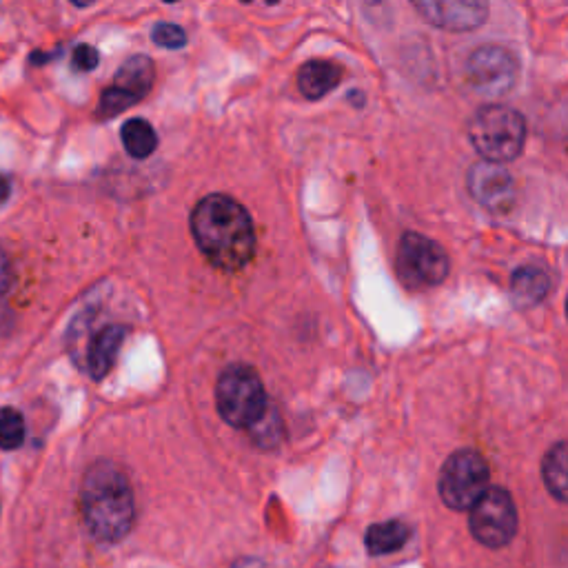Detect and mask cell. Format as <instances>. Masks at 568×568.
Masks as SVG:
<instances>
[{"label": "cell", "instance_id": "cell-1", "mask_svg": "<svg viewBox=\"0 0 568 568\" xmlns=\"http://www.w3.org/2000/svg\"><path fill=\"white\" fill-rule=\"evenodd\" d=\"M191 236L213 267L238 271L256 251V229L249 211L225 194L202 198L191 211Z\"/></svg>", "mask_w": 568, "mask_h": 568}, {"label": "cell", "instance_id": "cell-2", "mask_svg": "<svg viewBox=\"0 0 568 568\" xmlns=\"http://www.w3.org/2000/svg\"><path fill=\"white\" fill-rule=\"evenodd\" d=\"M80 515L98 542L125 540L136 520L134 489L127 473L114 462H98L80 484Z\"/></svg>", "mask_w": 568, "mask_h": 568}, {"label": "cell", "instance_id": "cell-3", "mask_svg": "<svg viewBox=\"0 0 568 568\" xmlns=\"http://www.w3.org/2000/svg\"><path fill=\"white\" fill-rule=\"evenodd\" d=\"M220 418L236 429H251L267 413V391L258 371L249 364H229L216 387Z\"/></svg>", "mask_w": 568, "mask_h": 568}, {"label": "cell", "instance_id": "cell-4", "mask_svg": "<svg viewBox=\"0 0 568 568\" xmlns=\"http://www.w3.org/2000/svg\"><path fill=\"white\" fill-rule=\"evenodd\" d=\"M469 138L478 154L489 162H511L522 154L526 123L511 107L489 105L473 116Z\"/></svg>", "mask_w": 568, "mask_h": 568}, {"label": "cell", "instance_id": "cell-5", "mask_svg": "<svg viewBox=\"0 0 568 568\" xmlns=\"http://www.w3.org/2000/svg\"><path fill=\"white\" fill-rule=\"evenodd\" d=\"M440 497L453 511H469L491 489V469L484 455L473 449L451 453L440 471Z\"/></svg>", "mask_w": 568, "mask_h": 568}, {"label": "cell", "instance_id": "cell-6", "mask_svg": "<svg viewBox=\"0 0 568 568\" xmlns=\"http://www.w3.org/2000/svg\"><path fill=\"white\" fill-rule=\"evenodd\" d=\"M395 269L400 280L413 289L435 287L449 276V256L435 240L409 231L398 245Z\"/></svg>", "mask_w": 568, "mask_h": 568}, {"label": "cell", "instance_id": "cell-7", "mask_svg": "<svg viewBox=\"0 0 568 568\" xmlns=\"http://www.w3.org/2000/svg\"><path fill=\"white\" fill-rule=\"evenodd\" d=\"M469 529L486 549H502L517 533V509L511 493L491 486L469 509Z\"/></svg>", "mask_w": 568, "mask_h": 568}, {"label": "cell", "instance_id": "cell-8", "mask_svg": "<svg viewBox=\"0 0 568 568\" xmlns=\"http://www.w3.org/2000/svg\"><path fill=\"white\" fill-rule=\"evenodd\" d=\"M471 85L486 96H504L515 87L517 60L500 45H482L466 63Z\"/></svg>", "mask_w": 568, "mask_h": 568}, {"label": "cell", "instance_id": "cell-9", "mask_svg": "<svg viewBox=\"0 0 568 568\" xmlns=\"http://www.w3.org/2000/svg\"><path fill=\"white\" fill-rule=\"evenodd\" d=\"M420 16L449 32H471L489 18V0H411Z\"/></svg>", "mask_w": 568, "mask_h": 568}, {"label": "cell", "instance_id": "cell-10", "mask_svg": "<svg viewBox=\"0 0 568 568\" xmlns=\"http://www.w3.org/2000/svg\"><path fill=\"white\" fill-rule=\"evenodd\" d=\"M469 191L484 209L493 213L509 211L515 202L513 176L500 167V162H475L469 171Z\"/></svg>", "mask_w": 568, "mask_h": 568}, {"label": "cell", "instance_id": "cell-11", "mask_svg": "<svg viewBox=\"0 0 568 568\" xmlns=\"http://www.w3.org/2000/svg\"><path fill=\"white\" fill-rule=\"evenodd\" d=\"M125 338H127L125 327H118V324H107V327L96 331V336L89 340L85 355H83V362H85V369L96 382L107 378V373L114 369V362L118 358Z\"/></svg>", "mask_w": 568, "mask_h": 568}, {"label": "cell", "instance_id": "cell-12", "mask_svg": "<svg viewBox=\"0 0 568 568\" xmlns=\"http://www.w3.org/2000/svg\"><path fill=\"white\" fill-rule=\"evenodd\" d=\"M342 69L331 60H309L298 71V87L304 98L320 100L340 85Z\"/></svg>", "mask_w": 568, "mask_h": 568}, {"label": "cell", "instance_id": "cell-13", "mask_svg": "<svg viewBox=\"0 0 568 568\" xmlns=\"http://www.w3.org/2000/svg\"><path fill=\"white\" fill-rule=\"evenodd\" d=\"M551 289V278L542 267L524 265L511 278V298L517 307H535L540 304Z\"/></svg>", "mask_w": 568, "mask_h": 568}, {"label": "cell", "instance_id": "cell-14", "mask_svg": "<svg viewBox=\"0 0 568 568\" xmlns=\"http://www.w3.org/2000/svg\"><path fill=\"white\" fill-rule=\"evenodd\" d=\"M542 480L557 502L568 504V442H557L544 455Z\"/></svg>", "mask_w": 568, "mask_h": 568}, {"label": "cell", "instance_id": "cell-15", "mask_svg": "<svg viewBox=\"0 0 568 568\" xmlns=\"http://www.w3.org/2000/svg\"><path fill=\"white\" fill-rule=\"evenodd\" d=\"M154 78V60L149 56H134L118 69L114 85L131 91V94H136L142 100L149 94L151 87H154Z\"/></svg>", "mask_w": 568, "mask_h": 568}, {"label": "cell", "instance_id": "cell-16", "mask_svg": "<svg viewBox=\"0 0 568 568\" xmlns=\"http://www.w3.org/2000/svg\"><path fill=\"white\" fill-rule=\"evenodd\" d=\"M409 526L402 522H380L373 524L364 535V544L371 555H389L400 551L404 544L409 542Z\"/></svg>", "mask_w": 568, "mask_h": 568}, {"label": "cell", "instance_id": "cell-17", "mask_svg": "<svg viewBox=\"0 0 568 568\" xmlns=\"http://www.w3.org/2000/svg\"><path fill=\"white\" fill-rule=\"evenodd\" d=\"M120 138H123V145L127 149V154L134 160H145L154 154L158 147V134L151 123H147L145 118H131L120 129Z\"/></svg>", "mask_w": 568, "mask_h": 568}, {"label": "cell", "instance_id": "cell-18", "mask_svg": "<svg viewBox=\"0 0 568 568\" xmlns=\"http://www.w3.org/2000/svg\"><path fill=\"white\" fill-rule=\"evenodd\" d=\"M25 418L23 413L5 407L0 409V449L3 451H16L25 442Z\"/></svg>", "mask_w": 568, "mask_h": 568}, {"label": "cell", "instance_id": "cell-19", "mask_svg": "<svg viewBox=\"0 0 568 568\" xmlns=\"http://www.w3.org/2000/svg\"><path fill=\"white\" fill-rule=\"evenodd\" d=\"M136 103H140V98L136 94H131V91H127L123 87L111 85L109 89L103 91V96H100L96 116L100 120L116 118L118 114H123V111H127L129 107H134Z\"/></svg>", "mask_w": 568, "mask_h": 568}, {"label": "cell", "instance_id": "cell-20", "mask_svg": "<svg viewBox=\"0 0 568 568\" xmlns=\"http://www.w3.org/2000/svg\"><path fill=\"white\" fill-rule=\"evenodd\" d=\"M251 435L253 440H256L262 449H273V446H278L284 429H282V418L276 409H267V413L262 415V418L251 426Z\"/></svg>", "mask_w": 568, "mask_h": 568}, {"label": "cell", "instance_id": "cell-21", "mask_svg": "<svg viewBox=\"0 0 568 568\" xmlns=\"http://www.w3.org/2000/svg\"><path fill=\"white\" fill-rule=\"evenodd\" d=\"M151 38L158 47L165 49H180L187 45V34L185 29L174 23H158L154 29H151Z\"/></svg>", "mask_w": 568, "mask_h": 568}, {"label": "cell", "instance_id": "cell-22", "mask_svg": "<svg viewBox=\"0 0 568 568\" xmlns=\"http://www.w3.org/2000/svg\"><path fill=\"white\" fill-rule=\"evenodd\" d=\"M71 63H74V69L78 71H91L98 67L100 56L91 45H78L74 49V58H71Z\"/></svg>", "mask_w": 568, "mask_h": 568}, {"label": "cell", "instance_id": "cell-23", "mask_svg": "<svg viewBox=\"0 0 568 568\" xmlns=\"http://www.w3.org/2000/svg\"><path fill=\"white\" fill-rule=\"evenodd\" d=\"M9 287H12V265H9L7 253L0 249V296H5Z\"/></svg>", "mask_w": 568, "mask_h": 568}, {"label": "cell", "instance_id": "cell-24", "mask_svg": "<svg viewBox=\"0 0 568 568\" xmlns=\"http://www.w3.org/2000/svg\"><path fill=\"white\" fill-rule=\"evenodd\" d=\"M231 568H267V566L265 562L258 560V557H242V560H238Z\"/></svg>", "mask_w": 568, "mask_h": 568}, {"label": "cell", "instance_id": "cell-25", "mask_svg": "<svg viewBox=\"0 0 568 568\" xmlns=\"http://www.w3.org/2000/svg\"><path fill=\"white\" fill-rule=\"evenodd\" d=\"M9 198V180L0 176V205Z\"/></svg>", "mask_w": 568, "mask_h": 568}, {"label": "cell", "instance_id": "cell-26", "mask_svg": "<svg viewBox=\"0 0 568 568\" xmlns=\"http://www.w3.org/2000/svg\"><path fill=\"white\" fill-rule=\"evenodd\" d=\"M71 5H76V7H91L96 3V0H69Z\"/></svg>", "mask_w": 568, "mask_h": 568}, {"label": "cell", "instance_id": "cell-27", "mask_svg": "<svg viewBox=\"0 0 568 568\" xmlns=\"http://www.w3.org/2000/svg\"><path fill=\"white\" fill-rule=\"evenodd\" d=\"M242 3H251V0H242ZM265 3H267V5H276L278 0H265Z\"/></svg>", "mask_w": 568, "mask_h": 568}, {"label": "cell", "instance_id": "cell-28", "mask_svg": "<svg viewBox=\"0 0 568 568\" xmlns=\"http://www.w3.org/2000/svg\"><path fill=\"white\" fill-rule=\"evenodd\" d=\"M165 3H178V0H165Z\"/></svg>", "mask_w": 568, "mask_h": 568}, {"label": "cell", "instance_id": "cell-29", "mask_svg": "<svg viewBox=\"0 0 568 568\" xmlns=\"http://www.w3.org/2000/svg\"><path fill=\"white\" fill-rule=\"evenodd\" d=\"M566 318H568V300H566Z\"/></svg>", "mask_w": 568, "mask_h": 568}]
</instances>
